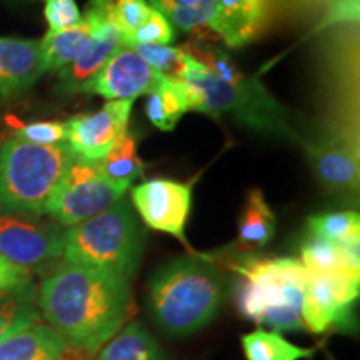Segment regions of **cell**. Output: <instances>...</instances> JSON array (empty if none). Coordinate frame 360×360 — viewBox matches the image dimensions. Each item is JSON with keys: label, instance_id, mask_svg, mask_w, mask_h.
<instances>
[{"label": "cell", "instance_id": "1", "mask_svg": "<svg viewBox=\"0 0 360 360\" xmlns=\"http://www.w3.org/2000/svg\"><path fill=\"white\" fill-rule=\"evenodd\" d=\"M40 319L77 352L97 354L132 314L130 283L114 272L60 264L37 292Z\"/></svg>", "mask_w": 360, "mask_h": 360}, {"label": "cell", "instance_id": "2", "mask_svg": "<svg viewBox=\"0 0 360 360\" xmlns=\"http://www.w3.org/2000/svg\"><path fill=\"white\" fill-rule=\"evenodd\" d=\"M225 285L217 265L202 257L175 259L148 283V310L165 334L187 337L209 326L224 304Z\"/></svg>", "mask_w": 360, "mask_h": 360}, {"label": "cell", "instance_id": "3", "mask_svg": "<svg viewBox=\"0 0 360 360\" xmlns=\"http://www.w3.org/2000/svg\"><path fill=\"white\" fill-rule=\"evenodd\" d=\"M236 272L233 300L240 315L276 332L305 330L302 305L307 269L290 257H244L229 265Z\"/></svg>", "mask_w": 360, "mask_h": 360}, {"label": "cell", "instance_id": "4", "mask_svg": "<svg viewBox=\"0 0 360 360\" xmlns=\"http://www.w3.org/2000/svg\"><path fill=\"white\" fill-rule=\"evenodd\" d=\"M75 154L67 143L37 146L19 137L0 146V214H45Z\"/></svg>", "mask_w": 360, "mask_h": 360}, {"label": "cell", "instance_id": "5", "mask_svg": "<svg viewBox=\"0 0 360 360\" xmlns=\"http://www.w3.org/2000/svg\"><path fill=\"white\" fill-rule=\"evenodd\" d=\"M143 247L146 231L129 202L120 199L96 217L67 227L62 257L67 264L109 270L130 282Z\"/></svg>", "mask_w": 360, "mask_h": 360}, {"label": "cell", "instance_id": "6", "mask_svg": "<svg viewBox=\"0 0 360 360\" xmlns=\"http://www.w3.org/2000/svg\"><path fill=\"white\" fill-rule=\"evenodd\" d=\"M180 82L186 87L188 110L229 115L259 132L292 135L278 103L257 80L247 79L240 72L224 80L188 56Z\"/></svg>", "mask_w": 360, "mask_h": 360}, {"label": "cell", "instance_id": "7", "mask_svg": "<svg viewBox=\"0 0 360 360\" xmlns=\"http://www.w3.org/2000/svg\"><path fill=\"white\" fill-rule=\"evenodd\" d=\"M127 188L110 182L102 174L98 162L75 155L45 207V215L64 227H72L117 204L124 199Z\"/></svg>", "mask_w": 360, "mask_h": 360}, {"label": "cell", "instance_id": "8", "mask_svg": "<svg viewBox=\"0 0 360 360\" xmlns=\"http://www.w3.org/2000/svg\"><path fill=\"white\" fill-rule=\"evenodd\" d=\"M65 232L53 220L0 214V255L30 272L47 269L64 255Z\"/></svg>", "mask_w": 360, "mask_h": 360}, {"label": "cell", "instance_id": "9", "mask_svg": "<svg viewBox=\"0 0 360 360\" xmlns=\"http://www.w3.org/2000/svg\"><path fill=\"white\" fill-rule=\"evenodd\" d=\"M359 278L309 274L302 305L305 330L312 334L352 330L354 307L359 299Z\"/></svg>", "mask_w": 360, "mask_h": 360}, {"label": "cell", "instance_id": "10", "mask_svg": "<svg viewBox=\"0 0 360 360\" xmlns=\"http://www.w3.org/2000/svg\"><path fill=\"white\" fill-rule=\"evenodd\" d=\"M192 182L147 180L132 191V204L143 224L187 245L186 225L192 209Z\"/></svg>", "mask_w": 360, "mask_h": 360}, {"label": "cell", "instance_id": "11", "mask_svg": "<svg viewBox=\"0 0 360 360\" xmlns=\"http://www.w3.org/2000/svg\"><path fill=\"white\" fill-rule=\"evenodd\" d=\"M164 79L132 45L124 44L80 92L96 94L107 101H135L139 96L154 92Z\"/></svg>", "mask_w": 360, "mask_h": 360}, {"label": "cell", "instance_id": "12", "mask_svg": "<svg viewBox=\"0 0 360 360\" xmlns=\"http://www.w3.org/2000/svg\"><path fill=\"white\" fill-rule=\"evenodd\" d=\"M134 101H109L98 112L65 122V143L80 159L98 162L127 130Z\"/></svg>", "mask_w": 360, "mask_h": 360}, {"label": "cell", "instance_id": "13", "mask_svg": "<svg viewBox=\"0 0 360 360\" xmlns=\"http://www.w3.org/2000/svg\"><path fill=\"white\" fill-rule=\"evenodd\" d=\"M87 13L94 20L90 42L84 49V52L75 58V62H72L69 67L62 69L58 74L62 89L70 90V92H80L84 85L114 56L117 49L125 44L124 34L115 24H112L110 20H107L105 17H102L101 13L89 7Z\"/></svg>", "mask_w": 360, "mask_h": 360}, {"label": "cell", "instance_id": "14", "mask_svg": "<svg viewBox=\"0 0 360 360\" xmlns=\"http://www.w3.org/2000/svg\"><path fill=\"white\" fill-rule=\"evenodd\" d=\"M40 40L0 39V96L13 97L30 89L44 74Z\"/></svg>", "mask_w": 360, "mask_h": 360}, {"label": "cell", "instance_id": "15", "mask_svg": "<svg viewBox=\"0 0 360 360\" xmlns=\"http://www.w3.org/2000/svg\"><path fill=\"white\" fill-rule=\"evenodd\" d=\"M85 357L49 323L37 322L0 342V360H79Z\"/></svg>", "mask_w": 360, "mask_h": 360}, {"label": "cell", "instance_id": "16", "mask_svg": "<svg viewBox=\"0 0 360 360\" xmlns=\"http://www.w3.org/2000/svg\"><path fill=\"white\" fill-rule=\"evenodd\" d=\"M317 179L332 191H355L359 182V157L352 146L328 139L305 146Z\"/></svg>", "mask_w": 360, "mask_h": 360}, {"label": "cell", "instance_id": "17", "mask_svg": "<svg viewBox=\"0 0 360 360\" xmlns=\"http://www.w3.org/2000/svg\"><path fill=\"white\" fill-rule=\"evenodd\" d=\"M264 24V0H217L209 27L229 47H242L257 37Z\"/></svg>", "mask_w": 360, "mask_h": 360}, {"label": "cell", "instance_id": "18", "mask_svg": "<svg viewBox=\"0 0 360 360\" xmlns=\"http://www.w3.org/2000/svg\"><path fill=\"white\" fill-rule=\"evenodd\" d=\"M94 20L85 12L80 24L64 30H49L40 40L45 70H62L75 62L92 37Z\"/></svg>", "mask_w": 360, "mask_h": 360}, {"label": "cell", "instance_id": "19", "mask_svg": "<svg viewBox=\"0 0 360 360\" xmlns=\"http://www.w3.org/2000/svg\"><path fill=\"white\" fill-rule=\"evenodd\" d=\"M97 360H167V357L146 327L130 322L98 350Z\"/></svg>", "mask_w": 360, "mask_h": 360}, {"label": "cell", "instance_id": "20", "mask_svg": "<svg viewBox=\"0 0 360 360\" xmlns=\"http://www.w3.org/2000/svg\"><path fill=\"white\" fill-rule=\"evenodd\" d=\"M276 233V215L265 202L262 192L252 191L247 197L244 212L238 219L236 247L242 252L267 245Z\"/></svg>", "mask_w": 360, "mask_h": 360}, {"label": "cell", "instance_id": "21", "mask_svg": "<svg viewBox=\"0 0 360 360\" xmlns=\"http://www.w3.org/2000/svg\"><path fill=\"white\" fill-rule=\"evenodd\" d=\"M300 262L309 274L328 277H352L360 281V272L350 267L344 247L335 242L309 236L300 249Z\"/></svg>", "mask_w": 360, "mask_h": 360}, {"label": "cell", "instance_id": "22", "mask_svg": "<svg viewBox=\"0 0 360 360\" xmlns=\"http://www.w3.org/2000/svg\"><path fill=\"white\" fill-rule=\"evenodd\" d=\"M40 322L34 282L0 294V342Z\"/></svg>", "mask_w": 360, "mask_h": 360}, {"label": "cell", "instance_id": "23", "mask_svg": "<svg viewBox=\"0 0 360 360\" xmlns=\"http://www.w3.org/2000/svg\"><path fill=\"white\" fill-rule=\"evenodd\" d=\"M186 112H188V102L182 82L164 79L154 92L148 94L146 102L147 119L159 130H174Z\"/></svg>", "mask_w": 360, "mask_h": 360}, {"label": "cell", "instance_id": "24", "mask_svg": "<svg viewBox=\"0 0 360 360\" xmlns=\"http://www.w3.org/2000/svg\"><path fill=\"white\" fill-rule=\"evenodd\" d=\"M247 360H305L314 357L315 349H304L292 344L276 330H257L240 337Z\"/></svg>", "mask_w": 360, "mask_h": 360}, {"label": "cell", "instance_id": "25", "mask_svg": "<svg viewBox=\"0 0 360 360\" xmlns=\"http://www.w3.org/2000/svg\"><path fill=\"white\" fill-rule=\"evenodd\" d=\"M98 167L110 182L130 187V184L143 172V164L137 155V139L125 130L105 157L98 160Z\"/></svg>", "mask_w": 360, "mask_h": 360}, {"label": "cell", "instance_id": "26", "mask_svg": "<svg viewBox=\"0 0 360 360\" xmlns=\"http://www.w3.org/2000/svg\"><path fill=\"white\" fill-rule=\"evenodd\" d=\"M89 8L119 27L127 45L135 30L150 12L147 0H90Z\"/></svg>", "mask_w": 360, "mask_h": 360}, {"label": "cell", "instance_id": "27", "mask_svg": "<svg viewBox=\"0 0 360 360\" xmlns=\"http://www.w3.org/2000/svg\"><path fill=\"white\" fill-rule=\"evenodd\" d=\"M307 225L309 236L326 238L339 245L360 238V217L352 210L312 215L307 219Z\"/></svg>", "mask_w": 360, "mask_h": 360}, {"label": "cell", "instance_id": "28", "mask_svg": "<svg viewBox=\"0 0 360 360\" xmlns=\"http://www.w3.org/2000/svg\"><path fill=\"white\" fill-rule=\"evenodd\" d=\"M148 4L157 12H160L165 19H170L175 25L187 32L210 25L215 12H217V0H200L197 7H184L175 0H148Z\"/></svg>", "mask_w": 360, "mask_h": 360}, {"label": "cell", "instance_id": "29", "mask_svg": "<svg viewBox=\"0 0 360 360\" xmlns=\"http://www.w3.org/2000/svg\"><path fill=\"white\" fill-rule=\"evenodd\" d=\"M132 47L152 69L159 72L162 77L175 80V82L182 80L188 58L187 52L184 49L152 44H135Z\"/></svg>", "mask_w": 360, "mask_h": 360}, {"label": "cell", "instance_id": "30", "mask_svg": "<svg viewBox=\"0 0 360 360\" xmlns=\"http://www.w3.org/2000/svg\"><path fill=\"white\" fill-rule=\"evenodd\" d=\"M174 40V29L170 22L150 7V12L146 20L135 30L129 45L135 44H152V45H169Z\"/></svg>", "mask_w": 360, "mask_h": 360}, {"label": "cell", "instance_id": "31", "mask_svg": "<svg viewBox=\"0 0 360 360\" xmlns=\"http://www.w3.org/2000/svg\"><path fill=\"white\" fill-rule=\"evenodd\" d=\"M44 17L49 24V30H64L80 24V13L75 0H42Z\"/></svg>", "mask_w": 360, "mask_h": 360}, {"label": "cell", "instance_id": "32", "mask_svg": "<svg viewBox=\"0 0 360 360\" xmlns=\"http://www.w3.org/2000/svg\"><path fill=\"white\" fill-rule=\"evenodd\" d=\"M15 137L37 146H57L65 142V122H32L20 125Z\"/></svg>", "mask_w": 360, "mask_h": 360}, {"label": "cell", "instance_id": "33", "mask_svg": "<svg viewBox=\"0 0 360 360\" xmlns=\"http://www.w3.org/2000/svg\"><path fill=\"white\" fill-rule=\"evenodd\" d=\"M32 283V272L19 265L8 262L0 255V294L11 292Z\"/></svg>", "mask_w": 360, "mask_h": 360}, {"label": "cell", "instance_id": "34", "mask_svg": "<svg viewBox=\"0 0 360 360\" xmlns=\"http://www.w3.org/2000/svg\"><path fill=\"white\" fill-rule=\"evenodd\" d=\"M175 2L184 7H197L200 4V0H175Z\"/></svg>", "mask_w": 360, "mask_h": 360}]
</instances>
